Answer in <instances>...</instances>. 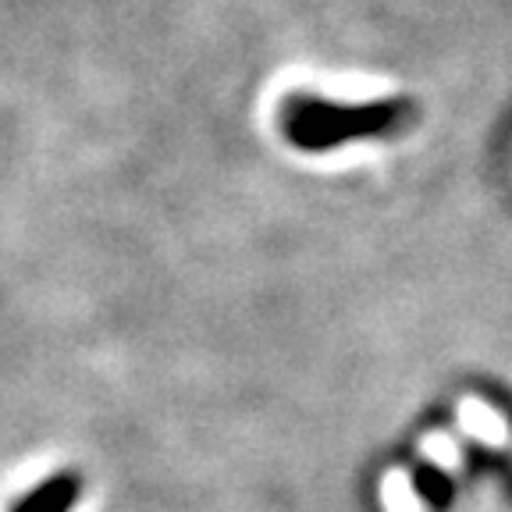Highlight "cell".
<instances>
[{"label": "cell", "instance_id": "6da1fadb", "mask_svg": "<svg viewBox=\"0 0 512 512\" xmlns=\"http://www.w3.org/2000/svg\"><path fill=\"white\" fill-rule=\"evenodd\" d=\"M75 480L72 477H54L47 480L36 495H29L22 505H18V512H68V505L75 502Z\"/></svg>", "mask_w": 512, "mask_h": 512}, {"label": "cell", "instance_id": "7a4b0ae2", "mask_svg": "<svg viewBox=\"0 0 512 512\" xmlns=\"http://www.w3.org/2000/svg\"><path fill=\"white\" fill-rule=\"evenodd\" d=\"M416 495L424 498L431 509H448V502H452V480L438 466H420L416 470Z\"/></svg>", "mask_w": 512, "mask_h": 512}]
</instances>
